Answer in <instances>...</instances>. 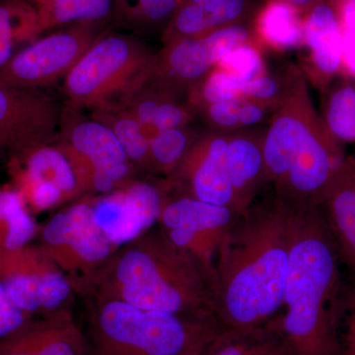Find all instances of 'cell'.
<instances>
[{
	"instance_id": "cell-34",
	"label": "cell",
	"mask_w": 355,
	"mask_h": 355,
	"mask_svg": "<svg viewBox=\"0 0 355 355\" xmlns=\"http://www.w3.org/2000/svg\"><path fill=\"white\" fill-rule=\"evenodd\" d=\"M244 98L207 105L196 110V118L202 119L209 130L234 132L243 130L242 105Z\"/></svg>"
},
{
	"instance_id": "cell-39",
	"label": "cell",
	"mask_w": 355,
	"mask_h": 355,
	"mask_svg": "<svg viewBox=\"0 0 355 355\" xmlns=\"http://www.w3.org/2000/svg\"><path fill=\"white\" fill-rule=\"evenodd\" d=\"M216 327L217 324H214V326L209 327L207 330L202 331L198 338L193 340L190 345L187 347L186 349L178 355H203L205 347H207V343L211 338L212 334L216 331Z\"/></svg>"
},
{
	"instance_id": "cell-4",
	"label": "cell",
	"mask_w": 355,
	"mask_h": 355,
	"mask_svg": "<svg viewBox=\"0 0 355 355\" xmlns=\"http://www.w3.org/2000/svg\"><path fill=\"white\" fill-rule=\"evenodd\" d=\"M90 355H178L216 323L95 299Z\"/></svg>"
},
{
	"instance_id": "cell-12",
	"label": "cell",
	"mask_w": 355,
	"mask_h": 355,
	"mask_svg": "<svg viewBox=\"0 0 355 355\" xmlns=\"http://www.w3.org/2000/svg\"><path fill=\"white\" fill-rule=\"evenodd\" d=\"M0 284L18 307L33 317L65 309L73 287L41 246L10 250L0 245Z\"/></svg>"
},
{
	"instance_id": "cell-11",
	"label": "cell",
	"mask_w": 355,
	"mask_h": 355,
	"mask_svg": "<svg viewBox=\"0 0 355 355\" xmlns=\"http://www.w3.org/2000/svg\"><path fill=\"white\" fill-rule=\"evenodd\" d=\"M100 24L80 23L38 38L18 51L0 69L11 85L39 90L65 77L102 35Z\"/></svg>"
},
{
	"instance_id": "cell-17",
	"label": "cell",
	"mask_w": 355,
	"mask_h": 355,
	"mask_svg": "<svg viewBox=\"0 0 355 355\" xmlns=\"http://www.w3.org/2000/svg\"><path fill=\"white\" fill-rule=\"evenodd\" d=\"M86 338L67 308L27 323L0 342V355H86Z\"/></svg>"
},
{
	"instance_id": "cell-14",
	"label": "cell",
	"mask_w": 355,
	"mask_h": 355,
	"mask_svg": "<svg viewBox=\"0 0 355 355\" xmlns=\"http://www.w3.org/2000/svg\"><path fill=\"white\" fill-rule=\"evenodd\" d=\"M228 133L211 130L200 133L176 171L166 182L171 190L228 207L240 216L242 214L229 176Z\"/></svg>"
},
{
	"instance_id": "cell-6",
	"label": "cell",
	"mask_w": 355,
	"mask_h": 355,
	"mask_svg": "<svg viewBox=\"0 0 355 355\" xmlns=\"http://www.w3.org/2000/svg\"><path fill=\"white\" fill-rule=\"evenodd\" d=\"M58 141L73 161L84 193H113L133 181L137 168L114 132L69 105L62 111Z\"/></svg>"
},
{
	"instance_id": "cell-24",
	"label": "cell",
	"mask_w": 355,
	"mask_h": 355,
	"mask_svg": "<svg viewBox=\"0 0 355 355\" xmlns=\"http://www.w3.org/2000/svg\"><path fill=\"white\" fill-rule=\"evenodd\" d=\"M43 34L30 0H0V69Z\"/></svg>"
},
{
	"instance_id": "cell-10",
	"label": "cell",
	"mask_w": 355,
	"mask_h": 355,
	"mask_svg": "<svg viewBox=\"0 0 355 355\" xmlns=\"http://www.w3.org/2000/svg\"><path fill=\"white\" fill-rule=\"evenodd\" d=\"M323 123L311 98L308 83L297 64H289L286 95L268 121L263 137L268 184L284 179L292 163Z\"/></svg>"
},
{
	"instance_id": "cell-1",
	"label": "cell",
	"mask_w": 355,
	"mask_h": 355,
	"mask_svg": "<svg viewBox=\"0 0 355 355\" xmlns=\"http://www.w3.org/2000/svg\"><path fill=\"white\" fill-rule=\"evenodd\" d=\"M291 218L292 207L272 191L229 228L216 263L217 326L254 328L279 314L291 258Z\"/></svg>"
},
{
	"instance_id": "cell-16",
	"label": "cell",
	"mask_w": 355,
	"mask_h": 355,
	"mask_svg": "<svg viewBox=\"0 0 355 355\" xmlns=\"http://www.w3.org/2000/svg\"><path fill=\"white\" fill-rule=\"evenodd\" d=\"M304 46L307 53L298 65L320 92L342 74L343 33L328 0H317L304 14Z\"/></svg>"
},
{
	"instance_id": "cell-32",
	"label": "cell",
	"mask_w": 355,
	"mask_h": 355,
	"mask_svg": "<svg viewBox=\"0 0 355 355\" xmlns=\"http://www.w3.org/2000/svg\"><path fill=\"white\" fill-rule=\"evenodd\" d=\"M245 83L218 67H214L189 93L186 102L191 111L214 103L243 98Z\"/></svg>"
},
{
	"instance_id": "cell-28",
	"label": "cell",
	"mask_w": 355,
	"mask_h": 355,
	"mask_svg": "<svg viewBox=\"0 0 355 355\" xmlns=\"http://www.w3.org/2000/svg\"><path fill=\"white\" fill-rule=\"evenodd\" d=\"M114 0H46L36 7L42 33L64 25L101 24L113 13Z\"/></svg>"
},
{
	"instance_id": "cell-19",
	"label": "cell",
	"mask_w": 355,
	"mask_h": 355,
	"mask_svg": "<svg viewBox=\"0 0 355 355\" xmlns=\"http://www.w3.org/2000/svg\"><path fill=\"white\" fill-rule=\"evenodd\" d=\"M265 132L266 128H254L228 133L229 176L241 214L268 184L263 156Z\"/></svg>"
},
{
	"instance_id": "cell-33",
	"label": "cell",
	"mask_w": 355,
	"mask_h": 355,
	"mask_svg": "<svg viewBox=\"0 0 355 355\" xmlns=\"http://www.w3.org/2000/svg\"><path fill=\"white\" fill-rule=\"evenodd\" d=\"M216 67L242 83H251L268 72L263 49L256 42L236 46L221 58Z\"/></svg>"
},
{
	"instance_id": "cell-8",
	"label": "cell",
	"mask_w": 355,
	"mask_h": 355,
	"mask_svg": "<svg viewBox=\"0 0 355 355\" xmlns=\"http://www.w3.org/2000/svg\"><path fill=\"white\" fill-rule=\"evenodd\" d=\"M256 42L250 24L227 26L202 37L163 44L147 83L186 101L189 93L216 67L226 53L240 44Z\"/></svg>"
},
{
	"instance_id": "cell-22",
	"label": "cell",
	"mask_w": 355,
	"mask_h": 355,
	"mask_svg": "<svg viewBox=\"0 0 355 355\" xmlns=\"http://www.w3.org/2000/svg\"><path fill=\"white\" fill-rule=\"evenodd\" d=\"M119 103L132 112L149 140L156 132L191 125L196 118L186 101L159 90L147 81Z\"/></svg>"
},
{
	"instance_id": "cell-41",
	"label": "cell",
	"mask_w": 355,
	"mask_h": 355,
	"mask_svg": "<svg viewBox=\"0 0 355 355\" xmlns=\"http://www.w3.org/2000/svg\"><path fill=\"white\" fill-rule=\"evenodd\" d=\"M30 1L32 2L33 6L35 7H39L40 6H42L44 2H46V0H30Z\"/></svg>"
},
{
	"instance_id": "cell-21",
	"label": "cell",
	"mask_w": 355,
	"mask_h": 355,
	"mask_svg": "<svg viewBox=\"0 0 355 355\" xmlns=\"http://www.w3.org/2000/svg\"><path fill=\"white\" fill-rule=\"evenodd\" d=\"M18 157H21L23 165L14 164L16 183L38 181L55 184L67 200L83 195L73 161L60 142L35 147Z\"/></svg>"
},
{
	"instance_id": "cell-38",
	"label": "cell",
	"mask_w": 355,
	"mask_h": 355,
	"mask_svg": "<svg viewBox=\"0 0 355 355\" xmlns=\"http://www.w3.org/2000/svg\"><path fill=\"white\" fill-rule=\"evenodd\" d=\"M342 73L355 83V35L350 33H343Z\"/></svg>"
},
{
	"instance_id": "cell-29",
	"label": "cell",
	"mask_w": 355,
	"mask_h": 355,
	"mask_svg": "<svg viewBox=\"0 0 355 355\" xmlns=\"http://www.w3.org/2000/svg\"><path fill=\"white\" fill-rule=\"evenodd\" d=\"M200 133L191 128H170L156 132L149 140L151 174L171 177Z\"/></svg>"
},
{
	"instance_id": "cell-35",
	"label": "cell",
	"mask_w": 355,
	"mask_h": 355,
	"mask_svg": "<svg viewBox=\"0 0 355 355\" xmlns=\"http://www.w3.org/2000/svg\"><path fill=\"white\" fill-rule=\"evenodd\" d=\"M340 355H355V273L354 279L343 286L338 320Z\"/></svg>"
},
{
	"instance_id": "cell-5",
	"label": "cell",
	"mask_w": 355,
	"mask_h": 355,
	"mask_svg": "<svg viewBox=\"0 0 355 355\" xmlns=\"http://www.w3.org/2000/svg\"><path fill=\"white\" fill-rule=\"evenodd\" d=\"M156 53L139 39L105 33L64 77L69 106L91 110L121 102L146 83Z\"/></svg>"
},
{
	"instance_id": "cell-2",
	"label": "cell",
	"mask_w": 355,
	"mask_h": 355,
	"mask_svg": "<svg viewBox=\"0 0 355 355\" xmlns=\"http://www.w3.org/2000/svg\"><path fill=\"white\" fill-rule=\"evenodd\" d=\"M340 263L321 209L292 207L284 302L270 321L286 355H340Z\"/></svg>"
},
{
	"instance_id": "cell-30",
	"label": "cell",
	"mask_w": 355,
	"mask_h": 355,
	"mask_svg": "<svg viewBox=\"0 0 355 355\" xmlns=\"http://www.w3.org/2000/svg\"><path fill=\"white\" fill-rule=\"evenodd\" d=\"M37 225L26 209L19 191H0V245L16 250L27 246L36 235Z\"/></svg>"
},
{
	"instance_id": "cell-26",
	"label": "cell",
	"mask_w": 355,
	"mask_h": 355,
	"mask_svg": "<svg viewBox=\"0 0 355 355\" xmlns=\"http://www.w3.org/2000/svg\"><path fill=\"white\" fill-rule=\"evenodd\" d=\"M90 111L92 118L114 132L137 170L151 174L149 137L132 112L121 103H109Z\"/></svg>"
},
{
	"instance_id": "cell-20",
	"label": "cell",
	"mask_w": 355,
	"mask_h": 355,
	"mask_svg": "<svg viewBox=\"0 0 355 355\" xmlns=\"http://www.w3.org/2000/svg\"><path fill=\"white\" fill-rule=\"evenodd\" d=\"M320 209L330 229L340 261L355 273V157L345 156Z\"/></svg>"
},
{
	"instance_id": "cell-27",
	"label": "cell",
	"mask_w": 355,
	"mask_h": 355,
	"mask_svg": "<svg viewBox=\"0 0 355 355\" xmlns=\"http://www.w3.org/2000/svg\"><path fill=\"white\" fill-rule=\"evenodd\" d=\"M321 116L324 127L340 144L355 142V83L340 74L322 91Z\"/></svg>"
},
{
	"instance_id": "cell-25",
	"label": "cell",
	"mask_w": 355,
	"mask_h": 355,
	"mask_svg": "<svg viewBox=\"0 0 355 355\" xmlns=\"http://www.w3.org/2000/svg\"><path fill=\"white\" fill-rule=\"evenodd\" d=\"M203 355H286L279 334L268 321L254 328L224 329L217 326Z\"/></svg>"
},
{
	"instance_id": "cell-3",
	"label": "cell",
	"mask_w": 355,
	"mask_h": 355,
	"mask_svg": "<svg viewBox=\"0 0 355 355\" xmlns=\"http://www.w3.org/2000/svg\"><path fill=\"white\" fill-rule=\"evenodd\" d=\"M87 293L95 299L120 300L140 309L216 323L209 280L161 229L148 231L114 253Z\"/></svg>"
},
{
	"instance_id": "cell-40",
	"label": "cell",
	"mask_w": 355,
	"mask_h": 355,
	"mask_svg": "<svg viewBox=\"0 0 355 355\" xmlns=\"http://www.w3.org/2000/svg\"><path fill=\"white\" fill-rule=\"evenodd\" d=\"M284 1L295 7L299 11L304 14L317 0H284Z\"/></svg>"
},
{
	"instance_id": "cell-31",
	"label": "cell",
	"mask_w": 355,
	"mask_h": 355,
	"mask_svg": "<svg viewBox=\"0 0 355 355\" xmlns=\"http://www.w3.org/2000/svg\"><path fill=\"white\" fill-rule=\"evenodd\" d=\"M181 0H114L116 21L128 27L149 30L170 22Z\"/></svg>"
},
{
	"instance_id": "cell-18",
	"label": "cell",
	"mask_w": 355,
	"mask_h": 355,
	"mask_svg": "<svg viewBox=\"0 0 355 355\" xmlns=\"http://www.w3.org/2000/svg\"><path fill=\"white\" fill-rule=\"evenodd\" d=\"M253 0H181L163 30V44L202 37L227 26L250 24L254 14Z\"/></svg>"
},
{
	"instance_id": "cell-9",
	"label": "cell",
	"mask_w": 355,
	"mask_h": 355,
	"mask_svg": "<svg viewBox=\"0 0 355 355\" xmlns=\"http://www.w3.org/2000/svg\"><path fill=\"white\" fill-rule=\"evenodd\" d=\"M238 216L228 207L202 202L177 191L166 196L159 223L180 250L193 259L209 280L214 293L216 263L221 243Z\"/></svg>"
},
{
	"instance_id": "cell-7",
	"label": "cell",
	"mask_w": 355,
	"mask_h": 355,
	"mask_svg": "<svg viewBox=\"0 0 355 355\" xmlns=\"http://www.w3.org/2000/svg\"><path fill=\"white\" fill-rule=\"evenodd\" d=\"M40 246L64 273L73 291L85 294L116 250L96 223L91 197L51 217L42 230Z\"/></svg>"
},
{
	"instance_id": "cell-36",
	"label": "cell",
	"mask_w": 355,
	"mask_h": 355,
	"mask_svg": "<svg viewBox=\"0 0 355 355\" xmlns=\"http://www.w3.org/2000/svg\"><path fill=\"white\" fill-rule=\"evenodd\" d=\"M32 318L13 302L0 284V342L19 330Z\"/></svg>"
},
{
	"instance_id": "cell-15",
	"label": "cell",
	"mask_w": 355,
	"mask_h": 355,
	"mask_svg": "<svg viewBox=\"0 0 355 355\" xmlns=\"http://www.w3.org/2000/svg\"><path fill=\"white\" fill-rule=\"evenodd\" d=\"M168 193L166 182L133 181L127 186L92 198L96 223L116 248L139 239L159 221Z\"/></svg>"
},
{
	"instance_id": "cell-23",
	"label": "cell",
	"mask_w": 355,
	"mask_h": 355,
	"mask_svg": "<svg viewBox=\"0 0 355 355\" xmlns=\"http://www.w3.org/2000/svg\"><path fill=\"white\" fill-rule=\"evenodd\" d=\"M252 27L257 43L279 53L303 49V13L284 0H266L254 14Z\"/></svg>"
},
{
	"instance_id": "cell-37",
	"label": "cell",
	"mask_w": 355,
	"mask_h": 355,
	"mask_svg": "<svg viewBox=\"0 0 355 355\" xmlns=\"http://www.w3.org/2000/svg\"><path fill=\"white\" fill-rule=\"evenodd\" d=\"M333 7L343 33L355 35V0H328Z\"/></svg>"
},
{
	"instance_id": "cell-13",
	"label": "cell",
	"mask_w": 355,
	"mask_h": 355,
	"mask_svg": "<svg viewBox=\"0 0 355 355\" xmlns=\"http://www.w3.org/2000/svg\"><path fill=\"white\" fill-rule=\"evenodd\" d=\"M62 111L50 96L0 79V149L18 156L58 141Z\"/></svg>"
}]
</instances>
